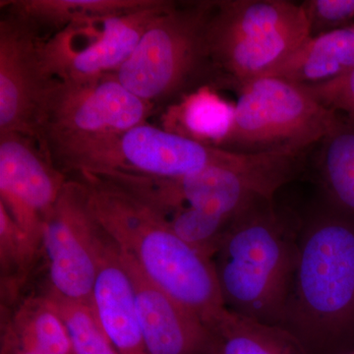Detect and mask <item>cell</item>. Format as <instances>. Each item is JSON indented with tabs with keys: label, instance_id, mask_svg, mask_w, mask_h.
Listing matches in <instances>:
<instances>
[{
	"label": "cell",
	"instance_id": "cell-1",
	"mask_svg": "<svg viewBox=\"0 0 354 354\" xmlns=\"http://www.w3.org/2000/svg\"><path fill=\"white\" fill-rule=\"evenodd\" d=\"M281 328L306 354L354 351V218L323 201L301 220Z\"/></svg>",
	"mask_w": 354,
	"mask_h": 354
},
{
	"label": "cell",
	"instance_id": "cell-2",
	"mask_svg": "<svg viewBox=\"0 0 354 354\" xmlns=\"http://www.w3.org/2000/svg\"><path fill=\"white\" fill-rule=\"evenodd\" d=\"M88 208L121 250L153 283L199 317L208 329L225 308L213 260L183 241L146 205L120 186L80 171Z\"/></svg>",
	"mask_w": 354,
	"mask_h": 354
},
{
	"label": "cell",
	"instance_id": "cell-3",
	"mask_svg": "<svg viewBox=\"0 0 354 354\" xmlns=\"http://www.w3.org/2000/svg\"><path fill=\"white\" fill-rule=\"evenodd\" d=\"M301 220L258 196L230 223L213 258L225 308L281 327L299 255Z\"/></svg>",
	"mask_w": 354,
	"mask_h": 354
},
{
	"label": "cell",
	"instance_id": "cell-4",
	"mask_svg": "<svg viewBox=\"0 0 354 354\" xmlns=\"http://www.w3.org/2000/svg\"><path fill=\"white\" fill-rule=\"evenodd\" d=\"M215 2L174 1L116 72L120 82L156 109L171 108L205 86L216 88L208 44Z\"/></svg>",
	"mask_w": 354,
	"mask_h": 354
},
{
	"label": "cell",
	"instance_id": "cell-5",
	"mask_svg": "<svg viewBox=\"0 0 354 354\" xmlns=\"http://www.w3.org/2000/svg\"><path fill=\"white\" fill-rule=\"evenodd\" d=\"M309 37L301 4L288 0H216L208 44L216 88L236 91L267 75Z\"/></svg>",
	"mask_w": 354,
	"mask_h": 354
},
{
	"label": "cell",
	"instance_id": "cell-6",
	"mask_svg": "<svg viewBox=\"0 0 354 354\" xmlns=\"http://www.w3.org/2000/svg\"><path fill=\"white\" fill-rule=\"evenodd\" d=\"M236 93L234 123L221 146L230 152L300 157L320 144L339 118L304 86L276 77L254 79Z\"/></svg>",
	"mask_w": 354,
	"mask_h": 354
},
{
	"label": "cell",
	"instance_id": "cell-7",
	"mask_svg": "<svg viewBox=\"0 0 354 354\" xmlns=\"http://www.w3.org/2000/svg\"><path fill=\"white\" fill-rule=\"evenodd\" d=\"M152 104L128 91L115 73L84 81H58L44 113L39 144L58 167L86 147L147 123Z\"/></svg>",
	"mask_w": 354,
	"mask_h": 354
},
{
	"label": "cell",
	"instance_id": "cell-8",
	"mask_svg": "<svg viewBox=\"0 0 354 354\" xmlns=\"http://www.w3.org/2000/svg\"><path fill=\"white\" fill-rule=\"evenodd\" d=\"M253 155L230 152L148 122L102 140L64 162L68 176L80 171H120L181 178L214 165L243 164Z\"/></svg>",
	"mask_w": 354,
	"mask_h": 354
},
{
	"label": "cell",
	"instance_id": "cell-9",
	"mask_svg": "<svg viewBox=\"0 0 354 354\" xmlns=\"http://www.w3.org/2000/svg\"><path fill=\"white\" fill-rule=\"evenodd\" d=\"M174 3L157 0L141 10L76 21L44 41V64L62 82H84L116 73L149 26Z\"/></svg>",
	"mask_w": 354,
	"mask_h": 354
},
{
	"label": "cell",
	"instance_id": "cell-10",
	"mask_svg": "<svg viewBox=\"0 0 354 354\" xmlns=\"http://www.w3.org/2000/svg\"><path fill=\"white\" fill-rule=\"evenodd\" d=\"M44 39L24 21L4 12L0 20V133L15 132L39 143L57 80L44 64Z\"/></svg>",
	"mask_w": 354,
	"mask_h": 354
},
{
	"label": "cell",
	"instance_id": "cell-11",
	"mask_svg": "<svg viewBox=\"0 0 354 354\" xmlns=\"http://www.w3.org/2000/svg\"><path fill=\"white\" fill-rule=\"evenodd\" d=\"M93 215L81 181L68 177L41 232L48 263L46 292L95 307L97 261L90 241Z\"/></svg>",
	"mask_w": 354,
	"mask_h": 354
},
{
	"label": "cell",
	"instance_id": "cell-12",
	"mask_svg": "<svg viewBox=\"0 0 354 354\" xmlns=\"http://www.w3.org/2000/svg\"><path fill=\"white\" fill-rule=\"evenodd\" d=\"M67 179L36 140L19 133H0V203L41 248L44 221Z\"/></svg>",
	"mask_w": 354,
	"mask_h": 354
},
{
	"label": "cell",
	"instance_id": "cell-13",
	"mask_svg": "<svg viewBox=\"0 0 354 354\" xmlns=\"http://www.w3.org/2000/svg\"><path fill=\"white\" fill-rule=\"evenodd\" d=\"M120 251L151 354H209L211 333L199 317L153 283L131 256Z\"/></svg>",
	"mask_w": 354,
	"mask_h": 354
},
{
	"label": "cell",
	"instance_id": "cell-14",
	"mask_svg": "<svg viewBox=\"0 0 354 354\" xmlns=\"http://www.w3.org/2000/svg\"><path fill=\"white\" fill-rule=\"evenodd\" d=\"M90 241L97 261L94 304L104 332L118 354H151L140 326L134 291L120 247L95 216Z\"/></svg>",
	"mask_w": 354,
	"mask_h": 354
},
{
	"label": "cell",
	"instance_id": "cell-15",
	"mask_svg": "<svg viewBox=\"0 0 354 354\" xmlns=\"http://www.w3.org/2000/svg\"><path fill=\"white\" fill-rule=\"evenodd\" d=\"M353 68L354 24L309 37L266 76L298 85H316Z\"/></svg>",
	"mask_w": 354,
	"mask_h": 354
},
{
	"label": "cell",
	"instance_id": "cell-16",
	"mask_svg": "<svg viewBox=\"0 0 354 354\" xmlns=\"http://www.w3.org/2000/svg\"><path fill=\"white\" fill-rule=\"evenodd\" d=\"M157 0H10L4 12L24 21L44 41L66 26L86 18L120 15L153 6Z\"/></svg>",
	"mask_w": 354,
	"mask_h": 354
},
{
	"label": "cell",
	"instance_id": "cell-17",
	"mask_svg": "<svg viewBox=\"0 0 354 354\" xmlns=\"http://www.w3.org/2000/svg\"><path fill=\"white\" fill-rule=\"evenodd\" d=\"M319 146L317 178L323 202L354 218V118L339 113Z\"/></svg>",
	"mask_w": 354,
	"mask_h": 354
},
{
	"label": "cell",
	"instance_id": "cell-18",
	"mask_svg": "<svg viewBox=\"0 0 354 354\" xmlns=\"http://www.w3.org/2000/svg\"><path fill=\"white\" fill-rule=\"evenodd\" d=\"M234 114L235 104L221 97L216 88L205 86L169 108L167 130L221 148Z\"/></svg>",
	"mask_w": 354,
	"mask_h": 354
},
{
	"label": "cell",
	"instance_id": "cell-19",
	"mask_svg": "<svg viewBox=\"0 0 354 354\" xmlns=\"http://www.w3.org/2000/svg\"><path fill=\"white\" fill-rule=\"evenodd\" d=\"M209 354H306L288 330L225 310L211 329Z\"/></svg>",
	"mask_w": 354,
	"mask_h": 354
},
{
	"label": "cell",
	"instance_id": "cell-20",
	"mask_svg": "<svg viewBox=\"0 0 354 354\" xmlns=\"http://www.w3.org/2000/svg\"><path fill=\"white\" fill-rule=\"evenodd\" d=\"M1 330L39 354H73L68 332L57 309L44 295L23 300Z\"/></svg>",
	"mask_w": 354,
	"mask_h": 354
},
{
	"label": "cell",
	"instance_id": "cell-21",
	"mask_svg": "<svg viewBox=\"0 0 354 354\" xmlns=\"http://www.w3.org/2000/svg\"><path fill=\"white\" fill-rule=\"evenodd\" d=\"M41 247L37 246L0 203V268L1 297L15 301L31 274Z\"/></svg>",
	"mask_w": 354,
	"mask_h": 354
},
{
	"label": "cell",
	"instance_id": "cell-22",
	"mask_svg": "<svg viewBox=\"0 0 354 354\" xmlns=\"http://www.w3.org/2000/svg\"><path fill=\"white\" fill-rule=\"evenodd\" d=\"M44 295L64 320L73 354H118L100 322L95 307L69 301L48 292Z\"/></svg>",
	"mask_w": 354,
	"mask_h": 354
},
{
	"label": "cell",
	"instance_id": "cell-23",
	"mask_svg": "<svg viewBox=\"0 0 354 354\" xmlns=\"http://www.w3.org/2000/svg\"><path fill=\"white\" fill-rule=\"evenodd\" d=\"M310 37L354 24V0H306L301 3Z\"/></svg>",
	"mask_w": 354,
	"mask_h": 354
},
{
	"label": "cell",
	"instance_id": "cell-24",
	"mask_svg": "<svg viewBox=\"0 0 354 354\" xmlns=\"http://www.w3.org/2000/svg\"><path fill=\"white\" fill-rule=\"evenodd\" d=\"M323 106L354 118V68L316 85H302Z\"/></svg>",
	"mask_w": 354,
	"mask_h": 354
},
{
	"label": "cell",
	"instance_id": "cell-25",
	"mask_svg": "<svg viewBox=\"0 0 354 354\" xmlns=\"http://www.w3.org/2000/svg\"><path fill=\"white\" fill-rule=\"evenodd\" d=\"M0 354H39L32 349L26 348L8 333L1 330V346Z\"/></svg>",
	"mask_w": 354,
	"mask_h": 354
},
{
	"label": "cell",
	"instance_id": "cell-26",
	"mask_svg": "<svg viewBox=\"0 0 354 354\" xmlns=\"http://www.w3.org/2000/svg\"><path fill=\"white\" fill-rule=\"evenodd\" d=\"M346 354H354V351H353V353H346Z\"/></svg>",
	"mask_w": 354,
	"mask_h": 354
}]
</instances>
